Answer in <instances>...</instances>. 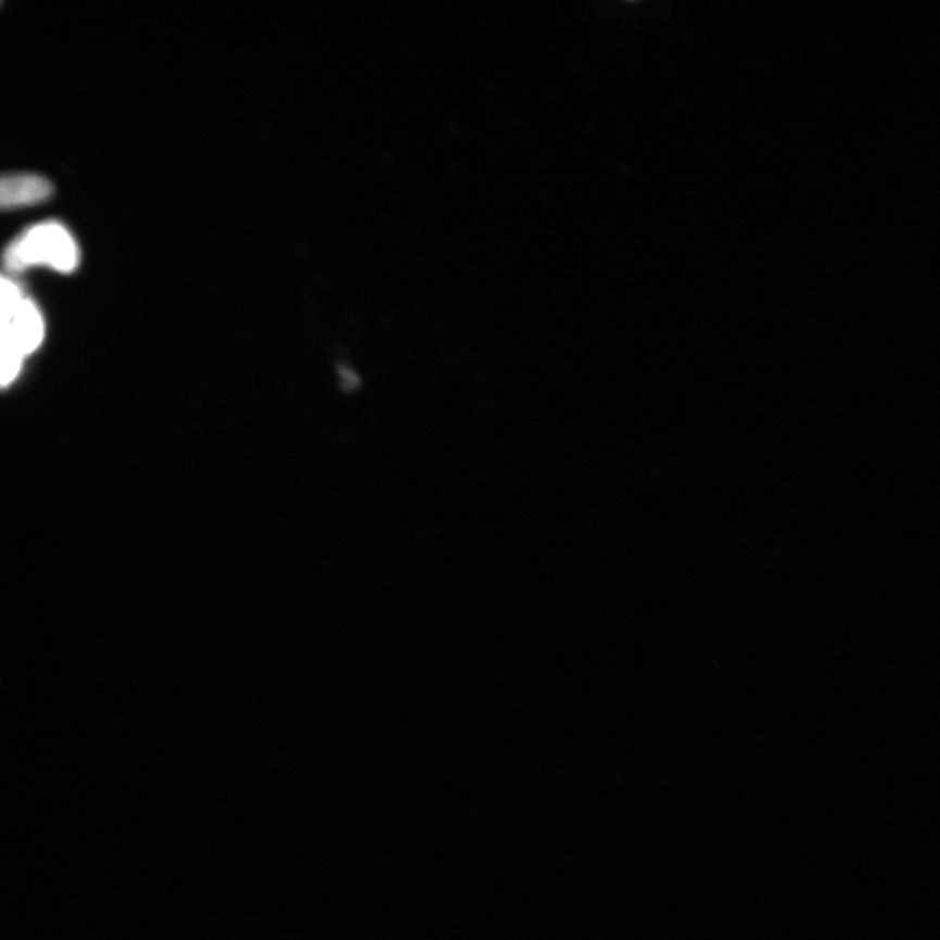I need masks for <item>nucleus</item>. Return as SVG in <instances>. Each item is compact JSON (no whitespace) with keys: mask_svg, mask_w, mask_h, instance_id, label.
<instances>
[{"mask_svg":"<svg viewBox=\"0 0 940 940\" xmlns=\"http://www.w3.org/2000/svg\"><path fill=\"white\" fill-rule=\"evenodd\" d=\"M43 338V321L34 302L23 297L14 281L2 282V383L21 370L25 354L36 351Z\"/></svg>","mask_w":940,"mask_h":940,"instance_id":"nucleus-2","label":"nucleus"},{"mask_svg":"<svg viewBox=\"0 0 940 940\" xmlns=\"http://www.w3.org/2000/svg\"><path fill=\"white\" fill-rule=\"evenodd\" d=\"M80 262L79 246L64 225L47 221L23 231L5 249L4 266L10 272L47 266L71 272Z\"/></svg>","mask_w":940,"mask_h":940,"instance_id":"nucleus-1","label":"nucleus"},{"mask_svg":"<svg viewBox=\"0 0 940 940\" xmlns=\"http://www.w3.org/2000/svg\"><path fill=\"white\" fill-rule=\"evenodd\" d=\"M53 194V185L47 178L31 173L9 174L0 183V203L3 208L29 207L41 204Z\"/></svg>","mask_w":940,"mask_h":940,"instance_id":"nucleus-3","label":"nucleus"}]
</instances>
